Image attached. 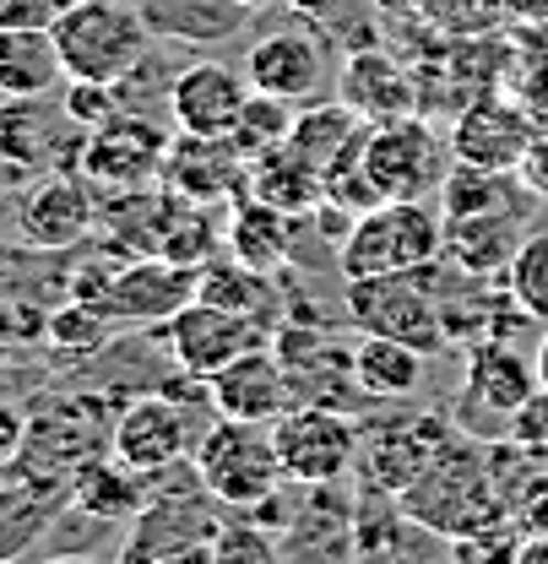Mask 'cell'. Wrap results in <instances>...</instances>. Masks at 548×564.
Listing matches in <instances>:
<instances>
[{
  "instance_id": "4",
  "label": "cell",
  "mask_w": 548,
  "mask_h": 564,
  "mask_svg": "<svg viewBox=\"0 0 548 564\" xmlns=\"http://www.w3.org/2000/svg\"><path fill=\"white\" fill-rule=\"evenodd\" d=\"M76 299L115 326H163L196 299V267H180L169 256H115L76 278Z\"/></svg>"
},
{
  "instance_id": "44",
  "label": "cell",
  "mask_w": 548,
  "mask_h": 564,
  "mask_svg": "<svg viewBox=\"0 0 548 564\" xmlns=\"http://www.w3.org/2000/svg\"><path fill=\"white\" fill-rule=\"evenodd\" d=\"M522 82H527V87H522V104H527V109H544V115H548V66L527 70Z\"/></svg>"
},
{
  "instance_id": "19",
  "label": "cell",
  "mask_w": 548,
  "mask_h": 564,
  "mask_svg": "<svg viewBox=\"0 0 548 564\" xmlns=\"http://www.w3.org/2000/svg\"><path fill=\"white\" fill-rule=\"evenodd\" d=\"M98 202H104V196H98L76 169H55L44 185L28 191L17 223H22L28 245H39V250H71V245H82L87 234H98Z\"/></svg>"
},
{
  "instance_id": "43",
  "label": "cell",
  "mask_w": 548,
  "mask_h": 564,
  "mask_svg": "<svg viewBox=\"0 0 548 564\" xmlns=\"http://www.w3.org/2000/svg\"><path fill=\"white\" fill-rule=\"evenodd\" d=\"M516 180H522L533 196H548V126L544 131H533L527 152H522V163H516Z\"/></svg>"
},
{
  "instance_id": "33",
  "label": "cell",
  "mask_w": 548,
  "mask_h": 564,
  "mask_svg": "<svg viewBox=\"0 0 548 564\" xmlns=\"http://www.w3.org/2000/svg\"><path fill=\"white\" fill-rule=\"evenodd\" d=\"M293 115H299V104H288V98H272V93H256V87H250V98H245L239 120L228 126V141H234L245 158H261V152H272V147L288 141Z\"/></svg>"
},
{
  "instance_id": "20",
  "label": "cell",
  "mask_w": 548,
  "mask_h": 564,
  "mask_svg": "<svg viewBox=\"0 0 548 564\" xmlns=\"http://www.w3.org/2000/svg\"><path fill=\"white\" fill-rule=\"evenodd\" d=\"M250 98V76L245 66H223V61H196L169 82V115L174 131H196V137H228V126L239 120Z\"/></svg>"
},
{
  "instance_id": "10",
  "label": "cell",
  "mask_w": 548,
  "mask_h": 564,
  "mask_svg": "<svg viewBox=\"0 0 548 564\" xmlns=\"http://www.w3.org/2000/svg\"><path fill=\"white\" fill-rule=\"evenodd\" d=\"M364 169H369V180L380 185L386 202H418V196L440 191L445 147L429 131L423 115L386 120V126H369V137H364Z\"/></svg>"
},
{
  "instance_id": "9",
  "label": "cell",
  "mask_w": 548,
  "mask_h": 564,
  "mask_svg": "<svg viewBox=\"0 0 548 564\" xmlns=\"http://www.w3.org/2000/svg\"><path fill=\"white\" fill-rule=\"evenodd\" d=\"M277 326L256 321V315H239V310H223V304H206V299H191L185 310H174L163 321V343L174 352V364L191 375V380H206L217 375L223 364H234L239 352L272 343Z\"/></svg>"
},
{
  "instance_id": "18",
  "label": "cell",
  "mask_w": 548,
  "mask_h": 564,
  "mask_svg": "<svg viewBox=\"0 0 548 564\" xmlns=\"http://www.w3.org/2000/svg\"><path fill=\"white\" fill-rule=\"evenodd\" d=\"M533 131H538V120L527 115L522 98L479 93V98L456 115V126H451V158L494 169V174H516V163H522Z\"/></svg>"
},
{
  "instance_id": "21",
  "label": "cell",
  "mask_w": 548,
  "mask_h": 564,
  "mask_svg": "<svg viewBox=\"0 0 548 564\" xmlns=\"http://www.w3.org/2000/svg\"><path fill=\"white\" fill-rule=\"evenodd\" d=\"M337 98L347 109H358L369 126L408 120V115H418V76L391 50L358 44L343 61V70H337Z\"/></svg>"
},
{
  "instance_id": "26",
  "label": "cell",
  "mask_w": 548,
  "mask_h": 564,
  "mask_svg": "<svg viewBox=\"0 0 548 564\" xmlns=\"http://www.w3.org/2000/svg\"><path fill=\"white\" fill-rule=\"evenodd\" d=\"M66 82L50 28H0V98H55Z\"/></svg>"
},
{
  "instance_id": "2",
  "label": "cell",
  "mask_w": 548,
  "mask_h": 564,
  "mask_svg": "<svg viewBox=\"0 0 548 564\" xmlns=\"http://www.w3.org/2000/svg\"><path fill=\"white\" fill-rule=\"evenodd\" d=\"M71 82H131L152 55V22L131 0H76L50 28Z\"/></svg>"
},
{
  "instance_id": "8",
  "label": "cell",
  "mask_w": 548,
  "mask_h": 564,
  "mask_svg": "<svg viewBox=\"0 0 548 564\" xmlns=\"http://www.w3.org/2000/svg\"><path fill=\"white\" fill-rule=\"evenodd\" d=\"M169 141H174V131H163L158 120L126 109V115H115L109 126H98V131L82 137L76 174H82L98 196L137 191V185H158V169H163Z\"/></svg>"
},
{
  "instance_id": "30",
  "label": "cell",
  "mask_w": 548,
  "mask_h": 564,
  "mask_svg": "<svg viewBox=\"0 0 548 564\" xmlns=\"http://www.w3.org/2000/svg\"><path fill=\"white\" fill-rule=\"evenodd\" d=\"M71 505L87 510L93 521H131L147 505V478L131 473L126 462H115V456L109 462L87 456L76 467V478H71Z\"/></svg>"
},
{
  "instance_id": "38",
  "label": "cell",
  "mask_w": 548,
  "mask_h": 564,
  "mask_svg": "<svg viewBox=\"0 0 548 564\" xmlns=\"http://www.w3.org/2000/svg\"><path fill=\"white\" fill-rule=\"evenodd\" d=\"M61 104L82 131H98L109 126L115 115H126V98H120V82H66L61 87Z\"/></svg>"
},
{
  "instance_id": "22",
  "label": "cell",
  "mask_w": 548,
  "mask_h": 564,
  "mask_svg": "<svg viewBox=\"0 0 548 564\" xmlns=\"http://www.w3.org/2000/svg\"><path fill=\"white\" fill-rule=\"evenodd\" d=\"M364 137H369V120L358 109H347L343 98H332V104H299L293 131H288L282 147H293L332 185L337 174H347L364 158Z\"/></svg>"
},
{
  "instance_id": "28",
  "label": "cell",
  "mask_w": 548,
  "mask_h": 564,
  "mask_svg": "<svg viewBox=\"0 0 548 564\" xmlns=\"http://www.w3.org/2000/svg\"><path fill=\"white\" fill-rule=\"evenodd\" d=\"M250 196L293 212V217H315L326 207V180L293 147H272V152L250 158Z\"/></svg>"
},
{
  "instance_id": "16",
  "label": "cell",
  "mask_w": 548,
  "mask_h": 564,
  "mask_svg": "<svg viewBox=\"0 0 548 564\" xmlns=\"http://www.w3.org/2000/svg\"><path fill=\"white\" fill-rule=\"evenodd\" d=\"M206 402L217 408V419H245V423H277L299 397L288 380V364L277 358L272 343L239 352L234 364H223L217 375H206Z\"/></svg>"
},
{
  "instance_id": "40",
  "label": "cell",
  "mask_w": 548,
  "mask_h": 564,
  "mask_svg": "<svg viewBox=\"0 0 548 564\" xmlns=\"http://www.w3.org/2000/svg\"><path fill=\"white\" fill-rule=\"evenodd\" d=\"M505 440H516V445L548 456V386H538V391L505 419Z\"/></svg>"
},
{
  "instance_id": "27",
  "label": "cell",
  "mask_w": 548,
  "mask_h": 564,
  "mask_svg": "<svg viewBox=\"0 0 548 564\" xmlns=\"http://www.w3.org/2000/svg\"><path fill=\"white\" fill-rule=\"evenodd\" d=\"M522 245V228H516V212H483V217H445V267H456L462 278H494L511 267Z\"/></svg>"
},
{
  "instance_id": "13",
  "label": "cell",
  "mask_w": 548,
  "mask_h": 564,
  "mask_svg": "<svg viewBox=\"0 0 548 564\" xmlns=\"http://www.w3.org/2000/svg\"><path fill=\"white\" fill-rule=\"evenodd\" d=\"M158 185H169L185 202H206V207H228L250 191V158L228 137H196V131H174Z\"/></svg>"
},
{
  "instance_id": "1",
  "label": "cell",
  "mask_w": 548,
  "mask_h": 564,
  "mask_svg": "<svg viewBox=\"0 0 548 564\" xmlns=\"http://www.w3.org/2000/svg\"><path fill=\"white\" fill-rule=\"evenodd\" d=\"M397 505H402L408 521L429 527V532H445L451 543L456 538H473L483 527L516 521L511 516V499L494 489V467L483 462L473 445H462V440H451L408 489L397 494Z\"/></svg>"
},
{
  "instance_id": "14",
  "label": "cell",
  "mask_w": 548,
  "mask_h": 564,
  "mask_svg": "<svg viewBox=\"0 0 548 564\" xmlns=\"http://www.w3.org/2000/svg\"><path fill=\"white\" fill-rule=\"evenodd\" d=\"M109 456L131 473H174L191 456V419L174 397H137L120 419L109 423Z\"/></svg>"
},
{
  "instance_id": "45",
  "label": "cell",
  "mask_w": 548,
  "mask_h": 564,
  "mask_svg": "<svg viewBox=\"0 0 548 564\" xmlns=\"http://www.w3.org/2000/svg\"><path fill=\"white\" fill-rule=\"evenodd\" d=\"M347 0H293V11L299 17H315L321 28H337V11H343Z\"/></svg>"
},
{
  "instance_id": "35",
  "label": "cell",
  "mask_w": 548,
  "mask_h": 564,
  "mask_svg": "<svg viewBox=\"0 0 548 564\" xmlns=\"http://www.w3.org/2000/svg\"><path fill=\"white\" fill-rule=\"evenodd\" d=\"M55 505L44 499V489H0V560L22 554L39 543V532L50 527Z\"/></svg>"
},
{
  "instance_id": "23",
  "label": "cell",
  "mask_w": 548,
  "mask_h": 564,
  "mask_svg": "<svg viewBox=\"0 0 548 564\" xmlns=\"http://www.w3.org/2000/svg\"><path fill=\"white\" fill-rule=\"evenodd\" d=\"M174 191L169 185H137V191H115L98 202V239L109 245V256H163L169 223H174Z\"/></svg>"
},
{
  "instance_id": "3",
  "label": "cell",
  "mask_w": 548,
  "mask_h": 564,
  "mask_svg": "<svg viewBox=\"0 0 548 564\" xmlns=\"http://www.w3.org/2000/svg\"><path fill=\"white\" fill-rule=\"evenodd\" d=\"M440 256H445V217L429 207V196H418V202H380L364 217H353L347 234L337 239L343 278L423 272V267H440Z\"/></svg>"
},
{
  "instance_id": "5",
  "label": "cell",
  "mask_w": 548,
  "mask_h": 564,
  "mask_svg": "<svg viewBox=\"0 0 548 564\" xmlns=\"http://www.w3.org/2000/svg\"><path fill=\"white\" fill-rule=\"evenodd\" d=\"M196 478L228 510H261L267 499H277L288 473H282V456H277L272 423L217 419L196 440Z\"/></svg>"
},
{
  "instance_id": "29",
  "label": "cell",
  "mask_w": 548,
  "mask_h": 564,
  "mask_svg": "<svg viewBox=\"0 0 548 564\" xmlns=\"http://www.w3.org/2000/svg\"><path fill=\"white\" fill-rule=\"evenodd\" d=\"M353 375H358L364 397H375V402H408L412 391L423 386V352L397 343V337L358 332V343H353Z\"/></svg>"
},
{
  "instance_id": "32",
  "label": "cell",
  "mask_w": 548,
  "mask_h": 564,
  "mask_svg": "<svg viewBox=\"0 0 548 564\" xmlns=\"http://www.w3.org/2000/svg\"><path fill=\"white\" fill-rule=\"evenodd\" d=\"M499 207H511L505 174L451 158V169L440 180V217H483V212H499Z\"/></svg>"
},
{
  "instance_id": "11",
  "label": "cell",
  "mask_w": 548,
  "mask_h": 564,
  "mask_svg": "<svg viewBox=\"0 0 548 564\" xmlns=\"http://www.w3.org/2000/svg\"><path fill=\"white\" fill-rule=\"evenodd\" d=\"M245 76L256 93H272L288 104H315L332 87V39L299 22L272 28L245 50Z\"/></svg>"
},
{
  "instance_id": "46",
  "label": "cell",
  "mask_w": 548,
  "mask_h": 564,
  "mask_svg": "<svg viewBox=\"0 0 548 564\" xmlns=\"http://www.w3.org/2000/svg\"><path fill=\"white\" fill-rule=\"evenodd\" d=\"M516 560H522V564H548V532H527Z\"/></svg>"
},
{
  "instance_id": "42",
  "label": "cell",
  "mask_w": 548,
  "mask_h": 564,
  "mask_svg": "<svg viewBox=\"0 0 548 564\" xmlns=\"http://www.w3.org/2000/svg\"><path fill=\"white\" fill-rule=\"evenodd\" d=\"M22 451H28V419L11 397H0V473L11 462H22Z\"/></svg>"
},
{
  "instance_id": "6",
  "label": "cell",
  "mask_w": 548,
  "mask_h": 564,
  "mask_svg": "<svg viewBox=\"0 0 548 564\" xmlns=\"http://www.w3.org/2000/svg\"><path fill=\"white\" fill-rule=\"evenodd\" d=\"M429 272H380V278H347L343 288V310L347 321L369 337H397L418 348L423 358L451 348V332H445V304L440 293L429 288Z\"/></svg>"
},
{
  "instance_id": "39",
  "label": "cell",
  "mask_w": 548,
  "mask_h": 564,
  "mask_svg": "<svg viewBox=\"0 0 548 564\" xmlns=\"http://www.w3.org/2000/svg\"><path fill=\"white\" fill-rule=\"evenodd\" d=\"M511 516H516L522 538H527V532H548V467L522 473V484L511 494Z\"/></svg>"
},
{
  "instance_id": "17",
  "label": "cell",
  "mask_w": 548,
  "mask_h": 564,
  "mask_svg": "<svg viewBox=\"0 0 548 564\" xmlns=\"http://www.w3.org/2000/svg\"><path fill=\"white\" fill-rule=\"evenodd\" d=\"M82 137L87 131L66 115L61 93L55 98H0V158L17 169H50V163L76 169Z\"/></svg>"
},
{
  "instance_id": "31",
  "label": "cell",
  "mask_w": 548,
  "mask_h": 564,
  "mask_svg": "<svg viewBox=\"0 0 548 564\" xmlns=\"http://www.w3.org/2000/svg\"><path fill=\"white\" fill-rule=\"evenodd\" d=\"M272 272H256V267H245V261H234L228 250L223 256H212L206 267H196V299L206 304H223V310H239V315H256V321H267L272 326Z\"/></svg>"
},
{
  "instance_id": "41",
  "label": "cell",
  "mask_w": 548,
  "mask_h": 564,
  "mask_svg": "<svg viewBox=\"0 0 548 564\" xmlns=\"http://www.w3.org/2000/svg\"><path fill=\"white\" fill-rule=\"evenodd\" d=\"M76 0H0V28H55Z\"/></svg>"
},
{
  "instance_id": "25",
  "label": "cell",
  "mask_w": 548,
  "mask_h": 564,
  "mask_svg": "<svg viewBox=\"0 0 548 564\" xmlns=\"http://www.w3.org/2000/svg\"><path fill=\"white\" fill-rule=\"evenodd\" d=\"M293 239H299V217L293 212L272 207L261 196H239L228 202V217H223V250L256 272H282L288 256H293Z\"/></svg>"
},
{
  "instance_id": "36",
  "label": "cell",
  "mask_w": 548,
  "mask_h": 564,
  "mask_svg": "<svg viewBox=\"0 0 548 564\" xmlns=\"http://www.w3.org/2000/svg\"><path fill=\"white\" fill-rule=\"evenodd\" d=\"M267 564L277 560V538L261 527V521H223L212 549H206V564Z\"/></svg>"
},
{
  "instance_id": "47",
  "label": "cell",
  "mask_w": 548,
  "mask_h": 564,
  "mask_svg": "<svg viewBox=\"0 0 548 564\" xmlns=\"http://www.w3.org/2000/svg\"><path fill=\"white\" fill-rule=\"evenodd\" d=\"M533 364H538V386H548V326H544V337H538V352H533Z\"/></svg>"
},
{
  "instance_id": "34",
  "label": "cell",
  "mask_w": 548,
  "mask_h": 564,
  "mask_svg": "<svg viewBox=\"0 0 548 564\" xmlns=\"http://www.w3.org/2000/svg\"><path fill=\"white\" fill-rule=\"evenodd\" d=\"M505 288H511V304L533 326H548V234H522V245L505 267Z\"/></svg>"
},
{
  "instance_id": "24",
  "label": "cell",
  "mask_w": 548,
  "mask_h": 564,
  "mask_svg": "<svg viewBox=\"0 0 548 564\" xmlns=\"http://www.w3.org/2000/svg\"><path fill=\"white\" fill-rule=\"evenodd\" d=\"M538 391V364L533 352L511 348L505 337L468 343V402L488 419H511L527 397Z\"/></svg>"
},
{
  "instance_id": "7",
  "label": "cell",
  "mask_w": 548,
  "mask_h": 564,
  "mask_svg": "<svg viewBox=\"0 0 548 564\" xmlns=\"http://www.w3.org/2000/svg\"><path fill=\"white\" fill-rule=\"evenodd\" d=\"M272 440L288 484H299V489H332L358 467V423L343 408L293 402L272 423Z\"/></svg>"
},
{
  "instance_id": "12",
  "label": "cell",
  "mask_w": 548,
  "mask_h": 564,
  "mask_svg": "<svg viewBox=\"0 0 548 564\" xmlns=\"http://www.w3.org/2000/svg\"><path fill=\"white\" fill-rule=\"evenodd\" d=\"M212 494H152L147 505H141L137 516H131V538H126V549H120V560L126 564H152V560H206V549H212V538H217V516H212V505H206Z\"/></svg>"
},
{
  "instance_id": "37",
  "label": "cell",
  "mask_w": 548,
  "mask_h": 564,
  "mask_svg": "<svg viewBox=\"0 0 548 564\" xmlns=\"http://www.w3.org/2000/svg\"><path fill=\"white\" fill-rule=\"evenodd\" d=\"M109 315H98L93 304H82V299H71L61 315H50L44 321V332H50V343L55 348H71V352H98L104 348V337H109Z\"/></svg>"
},
{
  "instance_id": "15",
  "label": "cell",
  "mask_w": 548,
  "mask_h": 564,
  "mask_svg": "<svg viewBox=\"0 0 548 564\" xmlns=\"http://www.w3.org/2000/svg\"><path fill=\"white\" fill-rule=\"evenodd\" d=\"M462 429L440 413H418L408 423H380L369 434H358V462H364V478L380 494H402L456 440Z\"/></svg>"
}]
</instances>
